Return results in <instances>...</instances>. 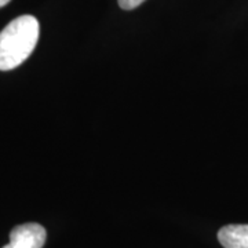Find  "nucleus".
<instances>
[{
  "instance_id": "1",
  "label": "nucleus",
  "mask_w": 248,
  "mask_h": 248,
  "mask_svg": "<svg viewBox=\"0 0 248 248\" xmlns=\"http://www.w3.org/2000/svg\"><path fill=\"white\" fill-rule=\"evenodd\" d=\"M40 35L39 21L33 16H19L0 32V71L19 66L33 53Z\"/></svg>"
},
{
  "instance_id": "2",
  "label": "nucleus",
  "mask_w": 248,
  "mask_h": 248,
  "mask_svg": "<svg viewBox=\"0 0 248 248\" xmlns=\"http://www.w3.org/2000/svg\"><path fill=\"white\" fill-rule=\"evenodd\" d=\"M47 232L39 223L18 225L10 232V243L3 248H43Z\"/></svg>"
},
{
  "instance_id": "3",
  "label": "nucleus",
  "mask_w": 248,
  "mask_h": 248,
  "mask_svg": "<svg viewBox=\"0 0 248 248\" xmlns=\"http://www.w3.org/2000/svg\"><path fill=\"white\" fill-rule=\"evenodd\" d=\"M223 248H248V225H226L218 232Z\"/></svg>"
},
{
  "instance_id": "4",
  "label": "nucleus",
  "mask_w": 248,
  "mask_h": 248,
  "mask_svg": "<svg viewBox=\"0 0 248 248\" xmlns=\"http://www.w3.org/2000/svg\"><path fill=\"white\" fill-rule=\"evenodd\" d=\"M117 1H119V6L123 10H134L138 6H141L145 0H117Z\"/></svg>"
},
{
  "instance_id": "5",
  "label": "nucleus",
  "mask_w": 248,
  "mask_h": 248,
  "mask_svg": "<svg viewBox=\"0 0 248 248\" xmlns=\"http://www.w3.org/2000/svg\"><path fill=\"white\" fill-rule=\"evenodd\" d=\"M10 1H11V0H0V9H1V7H4L6 4H9Z\"/></svg>"
}]
</instances>
